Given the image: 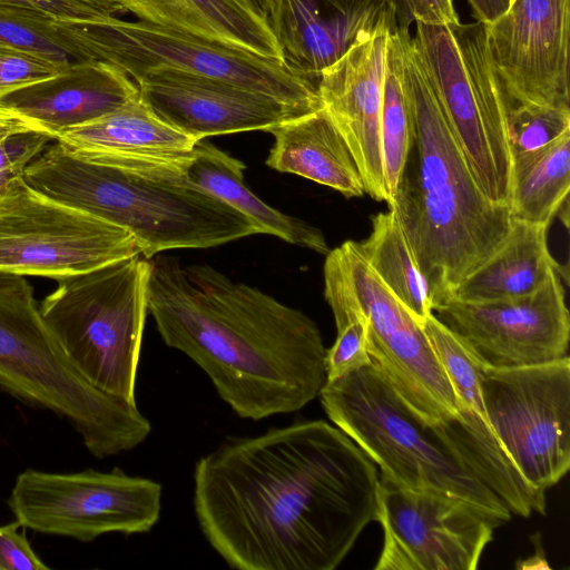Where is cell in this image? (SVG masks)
Segmentation results:
<instances>
[{
  "mask_svg": "<svg viewBox=\"0 0 570 570\" xmlns=\"http://www.w3.org/2000/svg\"><path fill=\"white\" fill-rule=\"evenodd\" d=\"M412 22L448 26L460 22L453 0H405Z\"/></svg>",
  "mask_w": 570,
  "mask_h": 570,
  "instance_id": "cell-37",
  "label": "cell"
},
{
  "mask_svg": "<svg viewBox=\"0 0 570 570\" xmlns=\"http://www.w3.org/2000/svg\"><path fill=\"white\" fill-rule=\"evenodd\" d=\"M570 130L548 145L512 157V219L550 226L568 200Z\"/></svg>",
  "mask_w": 570,
  "mask_h": 570,
  "instance_id": "cell-26",
  "label": "cell"
},
{
  "mask_svg": "<svg viewBox=\"0 0 570 570\" xmlns=\"http://www.w3.org/2000/svg\"><path fill=\"white\" fill-rule=\"evenodd\" d=\"M402 83L411 119V146L392 209L428 284L432 306L503 243L509 206L480 189L417 60L409 29L399 31Z\"/></svg>",
  "mask_w": 570,
  "mask_h": 570,
  "instance_id": "cell-3",
  "label": "cell"
},
{
  "mask_svg": "<svg viewBox=\"0 0 570 570\" xmlns=\"http://www.w3.org/2000/svg\"><path fill=\"white\" fill-rule=\"evenodd\" d=\"M357 245L384 285L422 324L433 313L430 291L395 213L389 208L375 215L368 237Z\"/></svg>",
  "mask_w": 570,
  "mask_h": 570,
  "instance_id": "cell-27",
  "label": "cell"
},
{
  "mask_svg": "<svg viewBox=\"0 0 570 570\" xmlns=\"http://www.w3.org/2000/svg\"><path fill=\"white\" fill-rule=\"evenodd\" d=\"M81 27L91 59L114 65L134 80L168 68L223 79L309 110L322 107L318 81L291 72L282 62L142 20L111 17L85 20Z\"/></svg>",
  "mask_w": 570,
  "mask_h": 570,
  "instance_id": "cell-10",
  "label": "cell"
},
{
  "mask_svg": "<svg viewBox=\"0 0 570 570\" xmlns=\"http://www.w3.org/2000/svg\"><path fill=\"white\" fill-rule=\"evenodd\" d=\"M275 142L266 165L331 187L345 197L365 194L355 159L344 137L321 107L269 131Z\"/></svg>",
  "mask_w": 570,
  "mask_h": 570,
  "instance_id": "cell-23",
  "label": "cell"
},
{
  "mask_svg": "<svg viewBox=\"0 0 570 570\" xmlns=\"http://www.w3.org/2000/svg\"><path fill=\"white\" fill-rule=\"evenodd\" d=\"M324 296L336 328L354 317L363 321L372 362L415 416L435 424L456 415L460 402L422 324L375 274L356 242L326 254Z\"/></svg>",
  "mask_w": 570,
  "mask_h": 570,
  "instance_id": "cell-9",
  "label": "cell"
},
{
  "mask_svg": "<svg viewBox=\"0 0 570 570\" xmlns=\"http://www.w3.org/2000/svg\"><path fill=\"white\" fill-rule=\"evenodd\" d=\"M161 485L115 468L51 473L21 472L8 505L26 529L81 542L110 533H145L159 520Z\"/></svg>",
  "mask_w": 570,
  "mask_h": 570,
  "instance_id": "cell-13",
  "label": "cell"
},
{
  "mask_svg": "<svg viewBox=\"0 0 570 570\" xmlns=\"http://www.w3.org/2000/svg\"><path fill=\"white\" fill-rule=\"evenodd\" d=\"M476 21L488 24L501 16L509 7V0H468Z\"/></svg>",
  "mask_w": 570,
  "mask_h": 570,
  "instance_id": "cell-38",
  "label": "cell"
},
{
  "mask_svg": "<svg viewBox=\"0 0 570 570\" xmlns=\"http://www.w3.org/2000/svg\"><path fill=\"white\" fill-rule=\"evenodd\" d=\"M55 140L92 158L186 164L195 138L158 118L138 95L116 110L59 132Z\"/></svg>",
  "mask_w": 570,
  "mask_h": 570,
  "instance_id": "cell-21",
  "label": "cell"
},
{
  "mask_svg": "<svg viewBox=\"0 0 570 570\" xmlns=\"http://www.w3.org/2000/svg\"><path fill=\"white\" fill-rule=\"evenodd\" d=\"M1 126H31L41 129L32 121L2 106H0V127Z\"/></svg>",
  "mask_w": 570,
  "mask_h": 570,
  "instance_id": "cell-39",
  "label": "cell"
},
{
  "mask_svg": "<svg viewBox=\"0 0 570 570\" xmlns=\"http://www.w3.org/2000/svg\"><path fill=\"white\" fill-rule=\"evenodd\" d=\"M375 463L337 426L298 421L232 438L194 470V509L238 570H333L376 520Z\"/></svg>",
  "mask_w": 570,
  "mask_h": 570,
  "instance_id": "cell-1",
  "label": "cell"
},
{
  "mask_svg": "<svg viewBox=\"0 0 570 570\" xmlns=\"http://www.w3.org/2000/svg\"><path fill=\"white\" fill-rule=\"evenodd\" d=\"M0 42L62 66L92 61L76 20L0 1Z\"/></svg>",
  "mask_w": 570,
  "mask_h": 570,
  "instance_id": "cell-28",
  "label": "cell"
},
{
  "mask_svg": "<svg viewBox=\"0 0 570 570\" xmlns=\"http://www.w3.org/2000/svg\"><path fill=\"white\" fill-rule=\"evenodd\" d=\"M433 314L483 366L517 367L567 356L570 316L558 272L531 294L488 302L449 297L433 306Z\"/></svg>",
  "mask_w": 570,
  "mask_h": 570,
  "instance_id": "cell-15",
  "label": "cell"
},
{
  "mask_svg": "<svg viewBox=\"0 0 570 570\" xmlns=\"http://www.w3.org/2000/svg\"><path fill=\"white\" fill-rule=\"evenodd\" d=\"M269 24L284 66L316 81L356 45L404 29L393 0H272Z\"/></svg>",
  "mask_w": 570,
  "mask_h": 570,
  "instance_id": "cell-18",
  "label": "cell"
},
{
  "mask_svg": "<svg viewBox=\"0 0 570 570\" xmlns=\"http://www.w3.org/2000/svg\"><path fill=\"white\" fill-rule=\"evenodd\" d=\"M411 41L474 180L491 202L509 206L510 104L489 55L484 24L415 22Z\"/></svg>",
  "mask_w": 570,
  "mask_h": 570,
  "instance_id": "cell-8",
  "label": "cell"
},
{
  "mask_svg": "<svg viewBox=\"0 0 570 570\" xmlns=\"http://www.w3.org/2000/svg\"><path fill=\"white\" fill-rule=\"evenodd\" d=\"M337 330L334 344L326 348V381L337 379L372 362L366 328L361 318H351Z\"/></svg>",
  "mask_w": 570,
  "mask_h": 570,
  "instance_id": "cell-33",
  "label": "cell"
},
{
  "mask_svg": "<svg viewBox=\"0 0 570 570\" xmlns=\"http://www.w3.org/2000/svg\"><path fill=\"white\" fill-rule=\"evenodd\" d=\"M136 83L158 118L196 140L240 131L269 132L313 111L223 79L168 68L149 70Z\"/></svg>",
  "mask_w": 570,
  "mask_h": 570,
  "instance_id": "cell-17",
  "label": "cell"
},
{
  "mask_svg": "<svg viewBox=\"0 0 570 570\" xmlns=\"http://www.w3.org/2000/svg\"><path fill=\"white\" fill-rule=\"evenodd\" d=\"M375 521L384 534L375 570H474L501 525L466 502L382 476Z\"/></svg>",
  "mask_w": 570,
  "mask_h": 570,
  "instance_id": "cell-14",
  "label": "cell"
},
{
  "mask_svg": "<svg viewBox=\"0 0 570 570\" xmlns=\"http://www.w3.org/2000/svg\"><path fill=\"white\" fill-rule=\"evenodd\" d=\"M137 95V83L121 69L87 61L6 92L0 106L32 121L55 140L59 132L100 118Z\"/></svg>",
  "mask_w": 570,
  "mask_h": 570,
  "instance_id": "cell-20",
  "label": "cell"
},
{
  "mask_svg": "<svg viewBox=\"0 0 570 570\" xmlns=\"http://www.w3.org/2000/svg\"><path fill=\"white\" fill-rule=\"evenodd\" d=\"M0 387L67 420L99 459L136 448L151 431L136 403L95 387L73 367L24 276L1 272Z\"/></svg>",
  "mask_w": 570,
  "mask_h": 570,
  "instance_id": "cell-6",
  "label": "cell"
},
{
  "mask_svg": "<svg viewBox=\"0 0 570 570\" xmlns=\"http://www.w3.org/2000/svg\"><path fill=\"white\" fill-rule=\"evenodd\" d=\"M389 35L351 48L321 72L317 83L321 105L350 147L365 194L386 204L380 122Z\"/></svg>",
  "mask_w": 570,
  "mask_h": 570,
  "instance_id": "cell-19",
  "label": "cell"
},
{
  "mask_svg": "<svg viewBox=\"0 0 570 570\" xmlns=\"http://www.w3.org/2000/svg\"><path fill=\"white\" fill-rule=\"evenodd\" d=\"M570 130V109L512 106L508 110L511 157L539 149Z\"/></svg>",
  "mask_w": 570,
  "mask_h": 570,
  "instance_id": "cell-31",
  "label": "cell"
},
{
  "mask_svg": "<svg viewBox=\"0 0 570 570\" xmlns=\"http://www.w3.org/2000/svg\"><path fill=\"white\" fill-rule=\"evenodd\" d=\"M65 67L0 42V97L14 88L48 78Z\"/></svg>",
  "mask_w": 570,
  "mask_h": 570,
  "instance_id": "cell-34",
  "label": "cell"
},
{
  "mask_svg": "<svg viewBox=\"0 0 570 570\" xmlns=\"http://www.w3.org/2000/svg\"><path fill=\"white\" fill-rule=\"evenodd\" d=\"M245 164L204 140L195 144L185 166L187 178L253 220L261 234L326 255L324 234L306 222L283 214L257 197L244 181Z\"/></svg>",
  "mask_w": 570,
  "mask_h": 570,
  "instance_id": "cell-25",
  "label": "cell"
},
{
  "mask_svg": "<svg viewBox=\"0 0 570 570\" xmlns=\"http://www.w3.org/2000/svg\"><path fill=\"white\" fill-rule=\"evenodd\" d=\"M17 520L0 525V570H49L31 548Z\"/></svg>",
  "mask_w": 570,
  "mask_h": 570,
  "instance_id": "cell-36",
  "label": "cell"
},
{
  "mask_svg": "<svg viewBox=\"0 0 570 570\" xmlns=\"http://www.w3.org/2000/svg\"><path fill=\"white\" fill-rule=\"evenodd\" d=\"M423 330L440 361L461 405L488 421L481 387V363L464 342L432 313L422 323Z\"/></svg>",
  "mask_w": 570,
  "mask_h": 570,
  "instance_id": "cell-30",
  "label": "cell"
},
{
  "mask_svg": "<svg viewBox=\"0 0 570 570\" xmlns=\"http://www.w3.org/2000/svg\"><path fill=\"white\" fill-rule=\"evenodd\" d=\"M139 20L283 63L268 21L237 0H116Z\"/></svg>",
  "mask_w": 570,
  "mask_h": 570,
  "instance_id": "cell-22",
  "label": "cell"
},
{
  "mask_svg": "<svg viewBox=\"0 0 570 570\" xmlns=\"http://www.w3.org/2000/svg\"><path fill=\"white\" fill-rule=\"evenodd\" d=\"M141 255L126 229L63 205L22 176L0 188V272L60 281Z\"/></svg>",
  "mask_w": 570,
  "mask_h": 570,
  "instance_id": "cell-11",
  "label": "cell"
},
{
  "mask_svg": "<svg viewBox=\"0 0 570 570\" xmlns=\"http://www.w3.org/2000/svg\"><path fill=\"white\" fill-rule=\"evenodd\" d=\"M548 229L547 225L512 219L500 247L461 282L451 297L488 302L537 291L560 268L549 250Z\"/></svg>",
  "mask_w": 570,
  "mask_h": 570,
  "instance_id": "cell-24",
  "label": "cell"
},
{
  "mask_svg": "<svg viewBox=\"0 0 570 570\" xmlns=\"http://www.w3.org/2000/svg\"><path fill=\"white\" fill-rule=\"evenodd\" d=\"M484 28L511 107L570 109V0H511Z\"/></svg>",
  "mask_w": 570,
  "mask_h": 570,
  "instance_id": "cell-16",
  "label": "cell"
},
{
  "mask_svg": "<svg viewBox=\"0 0 570 570\" xmlns=\"http://www.w3.org/2000/svg\"><path fill=\"white\" fill-rule=\"evenodd\" d=\"M53 138L46 131L30 126L0 127V188L21 176Z\"/></svg>",
  "mask_w": 570,
  "mask_h": 570,
  "instance_id": "cell-32",
  "label": "cell"
},
{
  "mask_svg": "<svg viewBox=\"0 0 570 570\" xmlns=\"http://www.w3.org/2000/svg\"><path fill=\"white\" fill-rule=\"evenodd\" d=\"M488 422L520 474L547 490L570 468V360L481 366Z\"/></svg>",
  "mask_w": 570,
  "mask_h": 570,
  "instance_id": "cell-12",
  "label": "cell"
},
{
  "mask_svg": "<svg viewBox=\"0 0 570 570\" xmlns=\"http://www.w3.org/2000/svg\"><path fill=\"white\" fill-rule=\"evenodd\" d=\"M511 0H509V3H510Z\"/></svg>",
  "mask_w": 570,
  "mask_h": 570,
  "instance_id": "cell-42",
  "label": "cell"
},
{
  "mask_svg": "<svg viewBox=\"0 0 570 570\" xmlns=\"http://www.w3.org/2000/svg\"><path fill=\"white\" fill-rule=\"evenodd\" d=\"M186 164L91 158L53 140L21 176L39 193L126 229L147 259L261 234L247 216L190 181Z\"/></svg>",
  "mask_w": 570,
  "mask_h": 570,
  "instance_id": "cell-4",
  "label": "cell"
},
{
  "mask_svg": "<svg viewBox=\"0 0 570 570\" xmlns=\"http://www.w3.org/2000/svg\"><path fill=\"white\" fill-rule=\"evenodd\" d=\"M149 273L150 261L136 255L60 279L39 303L46 325L81 376L132 403Z\"/></svg>",
  "mask_w": 570,
  "mask_h": 570,
  "instance_id": "cell-7",
  "label": "cell"
},
{
  "mask_svg": "<svg viewBox=\"0 0 570 570\" xmlns=\"http://www.w3.org/2000/svg\"><path fill=\"white\" fill-rule=\"evenodd\" d=\"M258 18L269 22L272 0H237Z\"/></svg>",
  "mask_w": 570,
  "mask_h": 570,
  "instance_id": "cell-40",
  "label": "cell"
},
{
  "mask_svg": "<svg viewBox=\"0 0 570 570\" xmlns=\"http://www.w3.org/2000/svg\"><path fill=\"white\" fill-rule=\"evenodd\" d=\"M148 313L165 344L193 360L239 417L298 411L326 382L312 318L207 264L150 261Z\"/></svg>",
  "mask_w": 570,
  "mask_h": 570,
  "instance_id": "cell-2",
  "label": "cell"
},
{
  "mask_svg": "<svg viewBox=\"0 0 570 570\" xmlns=\"http://www.w3.org/2000/svg\"><path fill=\"white\" fill-rule=\"evenodd\" d=\"M393 1L399 10L402 28L409 29L412 20L407 13L405 0H393Z\"/></svg>",
  "mask_w": 570,
  "mask_h": 570,
  "instance_id": "cell-41",
  "label": "cell"
},
{
  "mask_svg": "<svg viewBox=\"0 0 570 570\" xmlns=\"http://www.w3.org/2000/svg\"><path fill=\"white\" fill-rule=\"evenodd\" d=\"M327 417L397 487L441 494L476 508L501 524L511 512L472 471L441 423L413 414L373 363L326 381L320 392Z\"/></svg>",
  "mask_w": 570,
  "mask_h": 570,
  "instance_id": "cell-5",
  "label": "cell"
},
{
  "mask_svg": "<svg viewBox=\"0 0 570 570\" xmlns=\"http://www.w3.org/2000/svg\"><path fill=\"white\" fill-rule=\"evenodd\" d=\"M39 10L60 20H106L124 12L116 0H0Z\"/></svg>",
  "mask_w": 570,
  "mask_h": 570,
  "instance_id": "cell-35",
  "label": "cell"
},
{
  "mask_svg": "<svg viewBox=\"0 0 570 570\" xmlns=\"http://www.w3.org/2000/svg\"><path fill=\"white\" fill-rule=\"evenodd\" d=\"M399 31L390 33L387 39L380 122L383 176L389 196L387 205L399 186L412 136L411 119L401 76Z\"/></svg>",
  "mask_w": 570,
  "mask_h": 570,
  "instance_id": "cell-29",
  "label": "cell"
}]
</instances>
